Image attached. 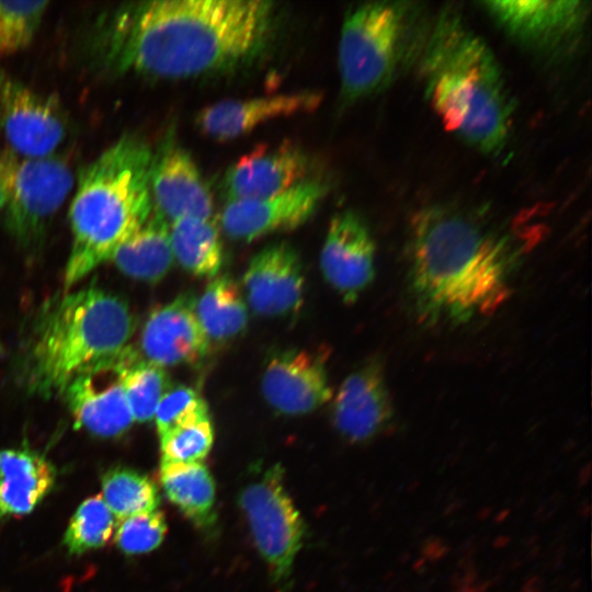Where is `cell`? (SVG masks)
Returning a JSON list of instances; mask_svg holds the SVG:
<instances>
[{"instance_id":"1","label":"cell","mask_w":592,"mask_h":592,"mask_svg":"<svg viewBox=\"0 0 592 592\" xmlns=\"http://www.w3.org/2000/svg\"><path fill=\"white\" fill-rule=\"evenodd\" d=\"M274 7L263 0L132 2L99 19L91 61L113 73L185 79L230 70L267 44Z\"/></svg>"},{"instance_id":"2","label":"cell","mask_w":592,"mask_h":592,"mask_svg":"<svg viewBox=\"0 0 592 592\" xmlns=\"http://www.w3.org/2000/svg\"><path fill=\"white\" fill-rule=\"evenodd\" d=\"M512 237L476 216L432 206L413 218L408 288L425 325H462L493 314L511 295L521 257Z\"/></svg>"},{"instance_id":"3","label":"cell","mask_w":592,"mask_h":592,"mask_svg":"<svg viewBox=\"0 0 592 592\" xmlns=\"http://www.w3.org/2000/svg\"><path fill=\"white\" fill-rule=\"evenodd\" d=\"M425 95L444 127L487 153L501 150L512 102L487 44L452 10L440 14L421 59Z\"/></svg>"},{"instance_id":"4","label":"cell","mask_w":592,"mask_h":592,"mask_svg":"<svg viewBox=\"0 0 592 592\" xmlns=\"http://www.w3.org/2000/svg\"><path fill=\"white\" fill-rule=\"evenodd\" d=\"M134 330L128 304L109 291L88 286L49 298L21 350L20 383L31 395H62L77 375L122 353Z\"/></svg>"},{"instance_id":"5","label":"cell","mask_w":592,"mask_h":592,"mask_svg":"<svg viewBox=\"0 0 592 592\" xmlns=\"http://www.w3.org/2000/svg\"><path fill=\"white\" fill-rule=\"evenodd\" d=\"M152 150L125 135L78 173L69 208L72 243L65 288L111 259L152 213L149 168Z\"/></svg>"},{"instance_id":"6","label":"cell","mask_w":592,"mask_h":592,"mask_svg":"<svg viewBox=\"0 0 592 592\" xmlns=\"http://www.w3.org/2000/svg\"><path fill=\"white\" fill-rule=\"evenodd\" d=\"M410 11L406 2L377 1L348 12L338 48L345 102L369 96L390 82L403 53Z\"/></svg>"},{"instance_id":"7","label":"cell","mask_w":592,"mask_h":592,"mask_svg":"<svg viewBox=\"0 0 592 592\" xmlns=\"http://www.w3.org/2000/svg\"><path fill=\"white\" fill-rule=\"evenodd\" d=\"M0 184L7 194L4 225L24 249L39 246L49 220L73 186V173L60 158H23L0 139Z\"/></svg>"},{"instance_id":"8","label":"cell","mask_w":592,"mask_h":592,"mask_svg":"<svg viewBox=\"0 0 592 592\" xmlns=\"http://www.w3.org/2000/svg\"><path fill=\"white\" fill-rule=\"evenodd\" d=\"M239 503L274 580H287L303 544L305 525L285 490L281 467L273 466L248 482Z\"/></svg>"},{"instance_id":"9","label":"cell","mask_w":592,"mask_h":592,"mask_svg":"<svg viewBox=\"0 0 592 592\" xmlns=\"http://www.w3.org/2000/svg\"><path fill=\"white\" fill-rule=\"evenodd\" d=\"M0 134L4 146L23 158L54 156L67 134L65 113L55 98L41 94L0 70Z\"/></svg>"},{"instance_id":"10","label":"cell","mask_w":592,"mask_h":592,"mask_svg":"<svg viewBox=\"0 0 592 592\" xmlns=\"http://www.w3.org/2000/svg\"><path fill=\"white\" fill-rule=\"evenodd\" d=\"M132 346L117 356L100 362L77 375L64 391L78 428L104 439L124 434L133 424L122 371Z\"/></svg>"},{"instance_id":"11","label":"cell","mask_w":592,"mask_h":592,"mask_svg":"<svg viewBox=\"0 0 592 592\" xmlns=\"http://www.w3.org/2000/svg\"><path fill=\"white\" fill-rule=\"evenodd\" d=\"M149 189L153 210L169 225L186 217L213 218L212 192L173 129L151 153Z\"/></svg>"},{"instance_id":"12","label":"cell","mask_w":592,"mask_h":592,"mask_svg":"<svg viewBox=\"0 0 592 592\" xmlns=\"http://www.w3.org/2000/svg\"><path fill=\"white\" fill-rule=\"evenodd\" d=\"M326 193L322 182L308 178L272 197L227 201L220 215L221 227L229 238L246 242L294 229L311 217Z\"/></svg>"},{"instance_id":"13","label":"cell","mask_w":592,"mask_h":592,"mask_svg":"<svg viewBox=\"0 0 592 592\" xmlns=\"http://www.w3.org/2000/svg\"><path fill=\"white\" fill-rule=\"evenodd\" d=\"M325 280L345 304L354 303L375 276V242L365 221L354 212L335 214L320 253Z\"/></svg>"},{"instance_id":"14","label":"cell","mask_w":592,"mask_h":592,"mask_svg":"<svg viewBox=\"0 0 592 592\" xmlns=\"http://www.w3.org/2000/svg\"><path fill=\"white\" fill-rule=\"evenodd\" d=\"M392 418L384 367L373 357L341 384L332 406V423L346 441L364 443L386 430Z\"/></svg>"},{"instance_id":"15","label":"cell","mask_w":592,"mask_h":592,"mask_svg":"<svg viewBox=\"0 0 592 592\" xmlns=\"http://www.w3.org/2000/svg\"><path fill=\"white\" fill-rule=\"evenodd\" d=\"M261 389L267 403L286 415L312 412L332 396L325 358L297 349L278 351L270 357Z\"/></svg>"},{"instance_id":"16","label":"cell","mask_w":592,"mask_h":592,"mask_svg":"<svg viewBox=\"0 0 592 592\" xmlns=\"http://www.w3.org/2000/svg\"><path fill=\"white\" fill-rule=\"evenodd\" d=\"M195 303L191 294H182L149 314L136 349L141 360L166 367L195 364L206 356L210 346L198 322Z\"/></svg>"},{"instance_id":"17","label":"cell","mask_w":592,"mask_h":592,"mask_svg":"<svg viewBox=\"0 0 592 592\" xmlns=\"http://www.w3.org/2000/svg\"><path fill=\"white\" fill-rule=\"evenodd\" d=\"M309 159L296 145H260L226 172L227 201L261 200L278 195L307 180Z\"/></svg>"},{"instance_id":"18","label":"cell","mask_w":592,"mask_h":592,"mask_svg":"<svg viewBox=\"0 0 592 592\" xmlns=\"http://www.w3.org/2000/svg\"><path fill=\"white\" fill-rule=\"evenodd\" d=\"M304 283L300 259L286 242L263 248L243 275L249 305L255 314L266 317L296 312L303 301Z\"/></svg>"},{"instance_id":"19","label":"cell","mask_w":592,"mask_h":592,"mask_svg":"<svg viewBox=\"0 0 592 592\" xmlns=\"http://www.w3.org/2000/svg\"><path fill=\"white\" fill-rule=\"evenodd\" d=\"M320 101L321 95L316 91L225 100L201 110L195 123L206 136L225 141L248 134L269 121L311 112Z\"/></svg>"},{"instance_id":"20","label":"cell","mask_w":592,"mask_h":592,"mask_svg":"<svg viewBox=\"0 0 592 592\" xmlns=\"http://www.w3.org/2000/svg\"><path fill=\"white\" fill-rule=\"evenodd\" d=\"M509 33L535 44L559 41L577 30L587 13L581 1H486L481 3Z\"/></svg>"},{"instance_id":"21","label":"cell","mask_w":592,"mask_h":592,"mask_svg":"<svg viewBox=\"0 0 592 592\" xmlns=\"http://www.w3.org/2000/svg\"><path fill=\"white\" fill-rule=\"evenodd\" d=\"M54 466L29 448L0 451V519L31 513L55 482Z\"/></svg>"},{"instance_id":"22","label":"cell","mask_w":592,"mask_h":592,"mask_svg":"<svg viewBox=\"0 0 592 592\" xmlns=\"http://www.w3.org/2000/svg\"><path fill=\"white\" fill-rule=\"evenodd\" d=\"M115 266L125 275L146 283H157L174 261L169 223L152 209L146 223L112 254Z\"/></svg>"},{"instance_id":"23","label":"cell","mask_w":592,"mask_h":592,"mask_svg":"<svg viewBox=\"0 0 592 592\" xmlns=\"http://www.w3.org/2000/svg\"><path fill=\"white\" fill-rule=\"evenodd\" d=\"M160 482L168 499L206 532L216 524L215 483L202 463L161 462Z\"/></svg>"},{"instance_id":"24","label":"cell","mask_w":592,"mask_h":592,"mask_svg":"<svg viewBox=\"0 0 592 592\" xmlns=\"http://www.w3.org/2000/svg\"><path fill=\"white\" fill-rule=\"evenodd\" d=\"M195 311L209 346L235 340L248 325L246 303L228 275L215 276L207 284L195 303Z\"/></svg>"},{"instance_id":"25","label":"cell","mask_w":592,"mask_h":592,"mask_svg":"<svg viewBox=\"0 0 592 592\" xmlns=\"http://www.w3.org/2000/svg\"><path fill=\"white\" fill-rule=\"evenodd\" d=\"M173 259L189 273L214 277L223 264V244L213 219L186 217L169 225Z\"/></svg>"},{"instance_id":"26","label":"cell","mask_w":592,"mask_h":592,"mask_svg":"<svg viewBox=\"0 0 592 592\" xmlns=\"http://www.w3.org/2000/svg\"><path fill=\"white\" fill-rule=\"evenodd\" d=\"M101 485L102 499L119 520L155 511L160 502L155 483L146 475L127 467L109 469L102 476Z\"/></svg>"},{"instance_id":"27","label":"cell","mask_w":592,"mask_h":592,"mask_svg":"<svg viewBox=\"0 0 592 592\" xmlns=\"http://www.w3.org/2000/svg\"><path fill=\"white\" fill-rule=\"evenodd\" d=\"M122 384L134 421L148 422L164 392L171 387L164 367L141 360L132 352L122 371Z\"/></svg>"},{"instance_id":"28","label":"cell","mask_w":592,"mask_h":592,"mask_svg":"<svg viewBox=\"0 0 592 592\" xmlns=\"http://www.w3.org/2000/svg\"><path fill=\"white\" fill-rule=\"evenodd\" d=\"M114 515L101 496L80 503L65 533L64 544L71 554L104 546L114 532Z\"/></svg>"},{"instance_id":"29","label":"cell","mask_w":592,"mask_h":592,"mask_svg":"<svg viewBox=\"0 0 592 592\" xmlns=\"http://www.w3.org/2000/svg\"><path fill=\"white\" fill-rule=\"evenodd\" d=\"M48 5V1H0V58L31 44Z\"/></svg>"},{"instance_id":"30","label":"cell","mask_w":592,"mask_h":592,"mask_svg":"<svg viewBox=\"0 0 592 592\" xmlns=\"http://www.w3.org/2000/svg\"><path fill=\"white\" fill-rule=\"evenodd\" d=\"M159 436L178 428L209 419L208 408L203 397L192 387L177 385L170 387L155 412Z\"/></svg>"},{"instance_id":"31","label":"cell","mask_w":592,"mask_h":592,"mask_svg":"<svg viewBox=\"0 0 592 592\" xmlns=\"http://www.w3.org/2000/svg\"><path fill=\"white\" fill-rule=\"evenodd\" d=\"M214 443L210 419L178 428L160 436L162 462L202 463Z\"/></svg>"},{"instance_id":"32","label":"cell","mask_w":592,"mask_h":592,"mask_svg":"<svg viewBox=\"0 0 592 592\" xmlns=\"http://www.w3.org/2000/svg\"><path fill=\"white\" fill-rule=\"evenodd\" d=\"M167 523L160 511L139 513L121 519L114 542L121 551L138 555L156 549L164 538Z\"/></svg>"},{"instance_id":"33","label":"cell","mask_w":592,"mask_h":592,"mask_svg":"<svg viewBox=\"0 0 592 592\" xmlns=\"http://www.w3.org/2000/svg\"><path fill=\"white\" fill-rule=\"evenodd\" d=\"M5 204H7V194L2 185L0 184V212L5 207Z\"/></svg>"},{"instance_id":"34","label":"cell","mask_w":592,"mask_h":592,"mask_svg":"<svg viewBox=\"0 0 592 592\" xmlns=\"http://www.w3.org/2000/svg\"><path fill=\"white\" fill-rule=\"evenodd\" d=\"M1 351H2V346H1V341H0V353H1Z\"/></svg>"}]
</instances>
